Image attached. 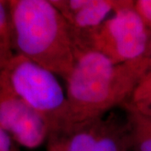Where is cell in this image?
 <instances>
[{
    "label": "cell",
    "mask_w": 151,
    "mask_h": 151,
    "mask_svg": "<svg viewBox=\"0 0 151 151\" xmlns=\"http://www.w3.org/2000/svg\"><path fill=\"white\" fill-rule=\"evenodd\" d=\"M76 57L65 80L70 124L97 119L129 103L146 72L140 60L115 64L75 39Z\"/></svg>",
    "instance_id": "cell-1"
},
{
    "label": "cell",
    "mask_w": 151,
    "mask_h": 151,
    "mask_svg": "<svg viewBox=\"0 0 151 151\" xmlns=\"http://www.w3.org/2000/svg\"><path fill=\"white\" fill-rule=\"evenodd\" d=\"M129 129L132 151H151V119L129 103L122 107Z\"/></svg>",
    "instance_id": "cell-8"
},
{
    "label": "cell",
    "mask_w": 151,
    "mask_h": 151,
    "mask_svg": "<svg viewBox=\"0 0 151 151\" xmlns=\"http://www.w3.org/2000/svg\"><path fill=\"white\" fill-rule=\"evenodd\" d=\"M129 103L138 111L151 119V91H134Z\"/></svg>",
    "instance_id": "cell-10"
},
{
    "label": "cell",
    "mask_w": 151,
    "mask_h": 151,
    "mask_svg": "<svg viewBox=\"0 0 151 151\" xmlns=\"http://www.w3.org/2000/svg\"><path fill=\"white\" fill-rule=\"evenodd\" d=\"M3 72L13 91L45 119L50 134L69 126L66 93L55 74L18 54Z\"/></svg>",
    "instance_id": "cell-3"
},
{
    "label": "cell",
    "mask_w": 151,
    "mask_h": 151,
    "mask_svg": "<svg viewBox=\"0 0 151 151\" xmlns=\"http://www.w3.org/2000/svg\"><path fill=\"white\" fill-rule=\"evenodd\" d=\"M0 126L17 145L36 149L48 139L50 129L45 119L11 88L0 72Z\"/></svg>",
    "instance_id": "cell-6"
},
{
    "label": "cell",
    "mask_w": 151,
    "mask_h": 151,
    "mask_svg": "<svg viewBox=\"0 0 151 151\" xmlns=\"http://www.w3.org/2000/svg\"><path fill=\"white\" fill-rule=\"evenodd\" d=\"M76 32L93 29L109 18L128 0H50Z\"/></svg>",
    "instance_id": "cell-7"
},
{
    "label": "cell",
    "mask_w": 151,
    "mask_h": 151,
    "mask_svg": "<svg viewBox=\"0 0 151 151\" xmlns=\"http://www.w3.org/2000/svg\"><path fill=\"white\" fill-rule=\"evenodd\" d=\"M141 60H142V63L145 69L146 75L151 73V40L149 45V47L147 49L145 55H144V57L141 59Z\"/></svg>",
    "instance_id": "cell-13"
},
{
    "label": "cell",
    "mask_w": 151,
    "mask_h": 151,
    "mask_svg": "<svg viewBox=\"0 0 151 151\" xmlns=\"http://www.w3.org/2000/svg\"><path fill=\"white\" fill-rule=\"evenodd\" d=\"M134 8L151 31V0H136Z\"/></svg>",
    "instance_id": "cell-11"
},
{
    "label": "cell",
    "mask_w": 151,
    "mask_h": 151,
    "mask_svg": "<svg viewBox=\"0 0 151 151\" xmlns=\"http://www.w3.org/2000/svg\"><path fill=\"white\" fill-rule=\"evenodd\" d=\"M12 47L64 80L76 57L72 29L50 0H9Z\"/></svg>",
    "instance_id": "cell-2"
},
{
    "label": "cell",
    "mask_w": 151,
    "mask_h": 151,
    "mask_svg": "<svg viewBox=\"0 0 151 151\" xmlns=\"http://www.w3.org/2000/svg\"><path fill=\"white\" fill-rule=\"evenodd\" d=\"M72 31L78 41L115 64L142 59L151 40L150 29L135 9L133 0H128L97 28L86 32Z\"/></svg>",
    "instance_id": "cell-4"
},
{
    "label": "cell",
    "mask_w": 151,
    "mask_h": 151,
    "mask_svg": "<svg viewBox=\"0 0 151 151\" xmlns=\"http://www.w3.org/2000/svg\"><path fill=\"white\" fill-rule=\"evenodd\" d=\"M46 143V151H132L124 111L123 117L112 111L69 125L49 135Z\"/></svg>",
    "instance_id": "cell-5"
},
{
    "label": "cell",
    "mask_w": 151,
    "mask_h": 151,
    "mask_svg": "<svg viewBox=\"0 0 151 151\" xmlns=\"http://www.w3.org/2000/svg\"><path fill=\"white\" fill-rule=\"evenodd\" d=\"M10 59L11 58H8L6 56H4V55H0V72L4 70V68L5 67L6 65L8 64V62L9 61Z\"/></svg>",
    "instance_id": "cell-14"
},
{
    "label": "cell",
    "mask_w": 151,
    "mask_h": 151,
    "mask_svg": "<svg viewBox=\"0 0 151 151\" xmlns=\"http://www.w3.org/2000/svg\"><path fill=\"white\" fill-rule=\"evenodd\" d=\"M135 91H140V92L151 91V73L145 76L141 79V81L138 84Z\"/></svg>",
    "instance_id": "cell-12"
},
{
    "label": "cell",
    "mask_w": 151,
    "mask_h": 151,
    "mask_svg": "<svg viewBox=\"0 0 151 151\" xmlns=\"http://www.w3.org/2000/svg\"><path fill=\"white\" fill-rule=\"evenodd\" d=\"M0 55L8 58H12L14 55L12 47L9 1L3 0H0Z\"/></svg>",
    "instance_id": "cell-9"
}]
</instances>
